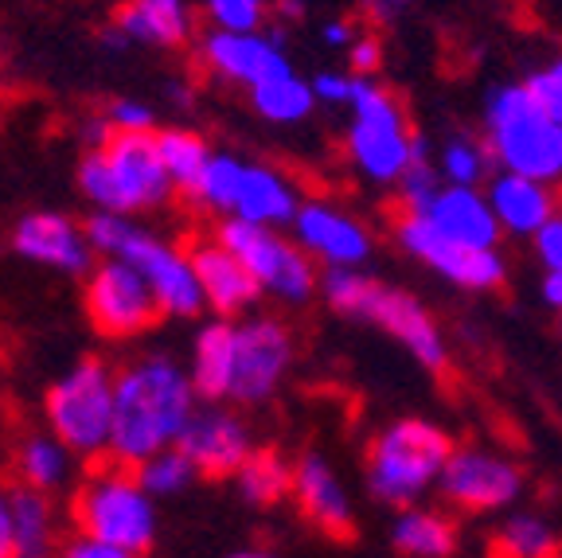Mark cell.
I'll list each match as a JSON object with an SVG mask.
<instances>
[{"instance_id": "29", "label": "cell", "mask_w": 562, "mask_h": 558, "mask_svg": "<svg viewBox=\"0 0 562 558\" xmlns=\"http://www.w3.org/2000/svg\"><path fill=\"white\" fill-rule=\"evenodd\" d=\"M250 105L273 125H297L313 114L316 94H313V82L297 79V70H285L278 79L258 82V87L250 90Z\"/></svg>"}, {"instance_id": "23", "label": "cell", "mask_w": 562, "mask_h": 558, "mask_svg": "<svg viewBox=\"0 0 562 558\" xmlns=\"http://www.w3.org/2000/svg\"><path fill=\"white\" fill-rule=\"evenodd\" d=\"M235 356H238V324L220 321L203 324L192 344V383L200 399L220 402L235 391Z\"/></svg>"}, {"instance_id": "6", "label": "cell", "mask_w": 562, "mask_h": 558, "mask_svg": "<svg viewBox=\"0 0 562 558\" xmlns=\"http://www.w3.org/2000/svg\"><path fill=\"white\" fill-rule=\"evenodd\" d=\"M70 515H75L79 535L114 543V547H125L133 555L149 550L153 539H157L153 492L140 484L137 469H130V465L114 461L90 472L82 480V489L75 492Z\"/></svg>"}, {"instance_id": "21", "label": "cell", "mask_w": 562, "mask_h": 558, "mask_svg": "<svg viewBox=\"0 0 562 558\" xmlns=\"http://www.w3.org/2000/svg\"><path fill=\"white\" fill-rule=\"evenodd\" d=\"M422 215L430 219L434 231H441V235L461 246H476V250H496V243L504 235L488 196L476 192V188H453L449 183V188H441L434 196V203Z\"/></svg>"}, {"instance_id": "26", "label": "cell", "mask_w": 562, "mask_h": 558, "mask_svg": "<svg viewBox=\"0 0 562 558\" xmlns=\"http://www.w3.org/2000/svg\"><path fill=\"white\" fill-rule=\"evenodd\" d=\"M391 543L406 558H449L457 550V524L430 507H406L395 520Z\"/></svg>"}, {"instance_id": "1", "label": "cell", "mask_w": 562, "mask_h": 558, "mask_svg": "<svg viewBox=\"0 0 562 558\" xmlns=\"http://www.w3.org/2000/svg\"><path fill=\"white\" fill-rule=\"evenodd\" d=\"M200 391L192 383V371L168 356H145L137 364L122 367L114 379V442L110 457L117 465L137 469L153 454L180 442Z\"/></svg>"}, {"instance_id": "10", "label": "cell", "mask_w": 562, "mask_h": 558, "mask_svg": "<svg viewBox=\"0 0 562 558\" xmlns=\"http://www.w3.org/2000/svg\"><path fill=\"white\" fill-rule=\"evenodd\" d=\"M223 246L235 254L246 270L255 274L262 293H273L290 305H301L316 293L313 258L297 246V238H281L273 227L262 223H243V219H223L215 231Z\"/></svg>"}, {"instance_id": "30", "label": "cell", "mask_w": 562, "mask_h": 558, "mask_svg": "<svg viewBox=\"0 0 562 558\" xmlns=\"http://www.w3.org/2000/svg\"><path fill=\"white\" fill-rule=\"evenodd\" d=\"M238 496L255 507H270L293 492V465L278 449H255L246 465L235 472Z\"/></svg>"}, {"instance_id": "13", "label": "cell", "mask_w": 562, "mask_h": 558, "mask_svg": "<svg viewBox=\"0 0 562 558\" xmlns=\"http://www.w3.org/2000/svg\"><path fill=\"white\" fill-rule=\"evenodd\" d=\"M293 364V332L273 316H250L238 324V356H235V391L238 402H266L290 376Z\"/></svg>"}, {"instance_id": "41", "label": "cell", "mask_w": 562, "mask_h": 558, "mask_svg": "<svg viewBox=\"0 0 562 558\" xmlns=\"http://www.w3.org/2000/svg\"><path fill=\"white\" fill-rule=\"evenodd\" d=\"M59 558H140L125 547H114V543L90 539V535H75L67 547L59 550Z\"/></svg>"}, {"instance_id": "22", "label": "cell", "mask_w": 562, "mask_h": 558, "mask_svg": "<svg viewBox=\"0 0 562 558\" xmlns=\"http://www.w3.org/2000/svg\"><path fill=\"white\" fill-rule=\"evenodd\" d=\"M488 203L501 219V227L508 235H536L543 223L559 215V200H554L551 183L531 180V176L516 172H492L488 180Z\"/></svg>"}, {"instance_id": "5", "label": "cell", "mask_w": 562, "mask_h": 558, "mask_svg": "<svg viewBox=\"0 0 562 558\" xmlns=\"http://www.w3.org/2000/svg\"><path fill=\"white\" fill-rule=\"evenodd\" d=\"M87 238L105 258H125L130 266H137L140 278L153 286V293H157L160 309H165L168 316H195L207 305V301H203L200 278H195L192 254L165 243V238L149 235V231H140L137 223H130L125 215L94 211V219L87 223Z\"/></svg>"}, {"instance_id": "2", "label": "cell", "mask_w": 562, "mask_h": 558, "mask_svg": "<svg viewBox=\"0 0 562 558\" xmlns=\"http://www.w3.org/2000/svg\"><path fill=\"white\" fill-rule=\"evenodd\" d=\"M79 188L98 211L110 215L165 208L176 192L160 160L157 133H114L102 148H90L79 165Z\"/></svg>"}, {"instance_id": "32", "label": "cell", "mask_w": 562, "mask_h": 558, "mask_svg": "<svg viewBox=\"0 0 562 558\" xmlns=\"http://www.w3.org/2000/svg\"><path fill=\"white\" fill-rule=\"evenodd\" d=\"M157 148H160V160H165L168 176H172V183H176V192L195 196L211 157H215L207 148V141L188 130H165V133H157Z\"/></svg>"}, {"instance_id": "18", "label": "cell", "mask_w": 562, "mask_h": 558, "mask_svg": "<svg viewBox=\"0 0 562 558\" xmlns=\"http://www.w3.org/2000/svg\"><path fill=\"white\" fill-rule=\"evenodd\" d=\"M12 250L35 266L59 274H90V246L87 227H75L67 215L55 211H32L12 231Z\"/></svg>"}, {"instance_id": "28", "label": "cell", "mask_w": 562, "mask_h": 558, "mask_svg": "<svg viewBox=\"0 0 562 558\" xmlns=\"http://www.w3.org/2000/svg\"><path fill=\"white\" fill-rule=\"evenodd\" d=\"M16 515V558H55V507L47 492L16 489L12 492Z\"/></svg>"}, {"instance_id": "8", "label": "cell", "mask_w": 562, "mask_h": 558, "mask_svg": "<svg viewBox=\"0 0 562 558\" xmlns=\"http://www.w3.org/2000/svg\"><path fill=\"white\" fill-rule=\"evenodd\" d=\"M351 125H348V157L368 180L398 183L406 165L414 160V133L398 98L379 87L371 75H351Z\"/></svg>"}, {"instance_id": "34", "label": "cell", "mask_w": 562, "mask_h": 558, "mask_svg": "<svg viewBox=\"0 0 562 558\" xmlns=\"http://www.w3.org/2000/svg\"><path fill=\"white\" fill-rule=\"evenodd\" d=\"M137 477L153 496H176V492H184L200 472H195V465L180 454V445H168V449L153 454L149 461L137 465Z\"/></svg>"}, {"instance_id": "7", "label": "cell", "mask_w": 562, "mask_h": 558, "mask_svg": "<svg viewBox=\"0 0 562 558\" xmlns=\"http://www.w3.org/2000/svg\"><path fill=\"white\" fill-rule=\"evenodd\" d=\"M453 457V442L441 426L422 418L391 422L368 449V489L383 504H411L438 484Z\"/></svg>"}, {"instance_id": "12", "label": "cell", "mask_w": 562, "mask_h": 558, "mask_svg": "<svg viewBox=\"0 0 562 558\" xmlns=\"http://www.w3.org/2000/svg\"><path fill=\"white\" fill-rule=\"evenodd\" d=\"M395 238L411 258L422 266L438 270L461 289H496L504 281V258L496 250H476V246H461L446 238L441 231L430 227L426 215L403 211L395 223Z\"/></svg>"}, {"instance_id": "36", "label": "cell", "mask_w": 562, "mask_h": 558, "mask_svg": "<svg viewBox=\"0 0 562 558\" xmlns=\"http://www.w3.org/2000/svg\"><path fill=\"white\" fill-rule=\"evenodd\" d=\"M438 192H441V172L430 165V157H426V141L418 137L414 141V160L406 165L403 180H398V200H403V211L422 215Z\"/></svg>"}, {"instance_id": "3", "label": "cell", "mask_w": 562, "mask_h": 558, "mask_svg": "<svg viewBox=\"0 0 562 558\" xmlns=\"http://www.w3.org/2000/svg\"><path fill=\"white\" fill-rule=\"evenodd\" d=\"M484 145L501 172L531 176L543 183H554L562 176V125L536 102L527 82L488 94Z\"/></svg>"}, {"instance_id": "46", "label": "cell", "mask_w": 562, "mask_h": 558, "mask_svg": "<svg viewBox=\"0 0 562 558\" xmlns=\"http://www.w3.org/2000/svg\"><path fill=\"white\" fill-rule=\"evenodd\" d=\"M543 301L562 313V270H547V278H543Z\"/></svg>"}, {"instance_id": "40", "label": "cell", "mask_w": 562, "mask_h": 558, "mask_svg": "<svg viewBox=\"0 0 562 558\" xmlns=\"http://www.w3.org/2000/svg\"><path fill=\"white\" fill-rule=\"evenodd\" d=\"M531 238H536L539 263H543L547 270H562V211L551 219V223H543Z\"/></svg>"}, {"instance_id": "11", "label": "cell", "mask_w": 562, "mask_h": 558, "mask_svg": "<svg viewBox=\"0 0 562 558\" xmlns=\"http://www.w3.org/2000/svg\"><path fill=\"white\" fill-rule=\"evenodd\" d=\"M165 313L153 293V286L140 278L137 266L125 258H105L87 278V316L102 336L110 341H130L157 324Z\"/></svg>"}, {"instance_id": "43", "label": "cell", "mask_w": 562, "mask_h": 558, "mask_svg": "<svg viewBox=\"0 0 562 558\" xmlns=\"http://www.w3.org/2000/svg\"><path fill=\"white\" fill-rule=\"evenodd\" d=\"M313 94L316 102H328V105H348L351 98V75H336V70H321L313 79Z\"/></svg>"}, {"instance_id": "35", "label": "cell", "mask_w": 562, "mask_h": 558, "mask_svg": "<svg viewBox=\"0 0 562 558\" xmlns=\"http://www.w3.org/2000/svg\"><path fill=\"white\" fill-rule=\"evenodd\" d=\"M243 172H246L243 160L227 157V153H215L192 200H200L207 211H223V215H231L235 196H238V183H243Z\"/></svg>"}, {"instance_id": "31", "label": "cell", "mask_w": 562, "mask_h": 558, "mask_svg": "<svg viewBox=\"0 0 562 558\" xmlns=\"http://www.w3.org/2000/svg\"><path fill=\"white\" fill-rule=\"evenodd\" d=\"M559 527L547 524L543 515H512L488 543V558H559Z\"/></svg>"}, {"instance_id": "44", "label": "cell", "mask_w": 562, "mask_h": 558, "mask_svg": "<svg viewBox=\"0 0 562 558\" xmlns=\"http://www.w3.org/2000/svg\"><path fill=\"white\" fill-rule=\"evenodd\" d=\"M0 558H16V515H12V492L0 489Z\"/></svg>"}, {"instance_id": "19", "label": "cell", "mask_w": 562, "mask_h": 558, "mask_svg": "<svg viewBox=\"0 0 562 558\" xmlns=\"http://www.w3.org/2000/svg\"><path fill=\"white\" fill-rule=\"evenodd\" d=\"M293 500H297L301 515L313 520L333 539L356 535V512H351L348 492H344L340 477L321 454L297 457V465H293Z\"/></svg>"}, {"instance_id": "4", "label": "cell", "mask_w": 562, "mask_h": 558, "mask_svg": "<svg viewBox=\"0 0 562 558\" xmlns=\"http://www.w3.org/2000/svg\"><path fill=\"white\" fill-rule=\"evenodd\" d=\"M321 293H325V301L336 313L356 316V321H371L383 332H391L422 367L446 371L449 356H446V341H441V328L411 293L383 286V281L368 278L360 270H328L325 281H321Z\"/></svg>"}, {"instance_id": "48", "label": "cell", "mask_w": 562, "mask_h": 558, "mask_svg": "<svg viewBox=\"0 0 562 558\" xmlns=\"http://www.w3.org/2000/svg\"><path fill=\"white\" fill-rule=\"evenodd\" d=\"M231 558H270V555H262V550H238V555H231Z\"/></svg>"}, {"instance_id": "9", "label": "cell", "mask_w": 562, "mask_h": 558, "mask_svg": "<svg viewBox=\"0 0 562 558\" xmlns=\"http://www.w3.org/2000/svg\"><path fill=\"white\" fill-rule=\"evenodd\" d=\"M114 379L98 359H82L47 391V426L79 457H105L114 442Z\"/></svg>"}, {"instance_id": "37", "label": "cell", "mask_w": 562, "mask_h": 558, "mask_svg": "<svg viewBox=\"0 0 562 558\" xmlns=\"http://www.w3.org/2000/svg\"><path fill=\"white\" fill-rule=\"evenodd\" d=\"M215 32H258L266 20V0H203Z\"/></svg>"}, {"instance_id": "14", "label": "cell", "mask_w": 562, "mask_h": 558, "mask_svg": "<svg viewBox=\"0 0 562 558\" xmlns=\"http://www.w3.org/2000/svg\"><path fill=\"white\" fill-rule=\"evenodd\" d=\"M441 496L465 512H496L524 492V472L501 454L488 449H453L441 472Z\"/></svg>"}, {"instance_id": "17", "label": "cell", "mask_w": 562, "mask_h": 558, "mask_svg": "<svg viewBox=\"0 0 562 558\" xmlns=\"http://www.w3.org/2000/svg\"><path fill=\"white\" fill-rule=\"evenodd\" d=\"M200 55L207 63V70H215L220 79L246 90L293 70V63L278 47V40H270L262 32H207V40L200 44Z\"/></svg>"}, {"instance_id": "27", "label": "cell", "mask_w": 562, "mask_h": 558, "mask_svg": "<svg viewBox=\"0 0 562 558\" xmlns=\"http://www.w3.org/2000/svg\"><path fill=\"white\" fill-rule=\"evenodd\" d=\"M70 461H75V454H70L67 445H63L55 434H27L24 442H20L16 472H20V480H24L27 489L55 492V489H63V484H67Z\"/></svg>"}, {"instance_id": "15", "label": "cell", "mask_w": 562, "mask_h": 558, "mask_svg": "<svg viewBox=\"0 0 562 558\" xmlns=\"http://www.w3.org/2000/svg\"><path fill=\"white\" fill-rule=\"evenodd\" d=\"M293 235H297L301 250L308 258H321L328 270H356L371 254L368 227L333 203H301L297 219H293Z\"/></svg>"}, {"instance_id": "42", "label": "cell", "mask_w": 562, "mask_h": 558, "mask_svg": "<svg viewBox=\"0 0 562 558\" xmlns=\"http://www.w3.org/2000/svg\"><path fill=\"white\" fill-rule=\"evenodd\" d=\"M379 59H383V44H379L371 32H363V35L351 40V47H348L351 75H371V70L379 67Z\"/></svg>"}, {"instance_id": "45", "label": "cell", "mask_w": 562, "mask_h": 558, "mask_svg": "<svg viewBox=\"0 0 562 558\" xmlns=\"http://www.w3.org/2000/svg\"><path fill=\"white\" fill-rule=\"evenodd\" d=\"M321 40H325L328 47H344V52H348L351 40H356V32H351L348 20H333V24H325V32H321Z\"/></svg>"}, {"instance_id": "47", "label": "cell", "mask_w": 562, "mask_h": 558, "mask_svg": "<svg viewBox=\"0 0 562 558\" xmlns=\"http://www.w3.org/2000/svg\"><path fill=\"white\" fill-rule=\"evenodd\" d=\"M406 0H363V9L371 12L375 20H386V16H395L398 9H403Z\"/></svg>"}, {"instance_id": "25", "label": "cell", "mask_w": 562, "mask_h": 558, "mask_svg": "<svg viewBox=\"0 0 562 558\" xmlns=\"http://www.w3.org/2000/svg\"><path fill=\"white\" fill-rule=\"evenodd\" d=\"M117 32L130 44H153V47H180L192 35V16L184 0H130L117 12Z\"/></svg>"}, {"instance_id": "24", "label": "cell", "mask_w": 562, "mask_h": 558, "mask_svg": "<svg viewBox=\"0 0 562 558\" xmlns=\"http://www.w3.org/2000/svg\"><path fill=\"white\" fill-rule=\"evenodd\" d=\"M297 211H301L297 192H293V183L285 176L266 165H246L231 219L262 223V227H285V223L297 219Z\"/></svg>"}, {"instance_id": "38", "label": "cell", "mask_w": 562, "mask_h": 558, "mask_svg": "<svg viewBox=\"0 0 562 558\" xmlns=\"http://www.w3.org/2000/svg\"><path fill=\"white\" fill-rule=\"evenodd\" d=\"M527 90H531L536 102L562 125V59H554V63H547L543 70H536V75L527 79Z\"/></svg>"}, {"instance_id": "39", "label": "cell", "mask_w": 562, "mask_h": 558, "mask_svg": "<svg viewBox=\"0 0 562 558\" xmlns=\"http://www.w3.org/2000/svg\"><path fill=\"white\" fill-rule=\"evenodd\" d=\"M105 122L114 125V133H153V105L137 98H117L105 110Z\"/></svg>"}, {"instance_id": "33", "label": "cell", "mask_w": 562, "mask_h": 558, "mask_svg": "<svg viewBox=\"0 0 562 558\" xmlns=\"http://www.w3.org/2000/svg\"><path fill=\"white\" fill-rule=\"evenodd\" d=\"M492 153L484 141L476 137H453L446 148H441L438 157V172L446 183L453 188H476V183H488L492 180Z\"/></svg>"}, {"instance_id": "16", "label": "cell", "mask_w": 562, "mask_h": 558, "mask_svg": "<svg viewBox=\"0 0 562 558\" xmlns=\"http://www.w3.org/2000/svg\"><path fill=\"white\" fill-rule=\"evenodd\" d=\"M176 445H180V454L195 465L200 477H235L246 465V457L255 454L250 429L231 411H220V406L195 411Z\"/></svg>"}, {"instance_id": "20", "label": "cell", "mask_w": 562, "mask_h": 558, "mask_svg": "<svg viewBox=\"0 0 562 558\" xmlns=\"http://www.w3.org/2000/svg\"><path fill=\"white\" fill-rule=\"evenodd\" d=\"M192 254V266H195V278H200V289H203V301L220 316H235L243 309H250L262 293V286L255 281V274L246 270L238 263L235 254L220 243V238H195L188 246Z\"/></svg>"}]
</instances>
